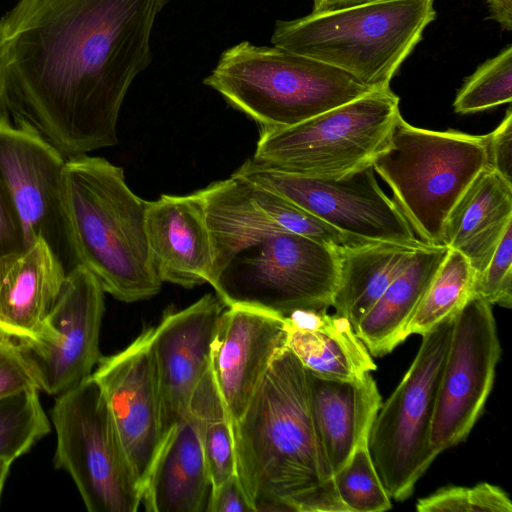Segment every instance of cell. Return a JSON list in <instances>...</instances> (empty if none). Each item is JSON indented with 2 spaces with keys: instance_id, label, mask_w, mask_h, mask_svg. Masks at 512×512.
<instances>
[{
  "instance_id": "cell-1",
  "label": "cell",
  "mask_w": 512,
  "mask_h": 512,
  "mask_svg": "<svg viewBox=\"0 0 512 512\" xmlns=\"http://www.w3.org/2000/svg\"><path fill=\"white\" fill-rule=\"evenodd\" d=\"M167 0H18L0 19V117L66 159L114 146Z\"/></svg>"
},
{
  "instance_id": "cell-2",
  "label": "cell",
  "mask_w": 512,
  "mask_h": 512,
  "mask_svg": "<svg viewBox=\"0 0 512 512\" xmlns=\"http://www.w3.org/2000/svg\"><path fill=\"white\" fill-rule=\"evenodd\" d=\"M201 191L213 252L209 284L225 306L284 317L332 306L337 249L274 223L253 201L248 182L236 175Z\"/></svg>"
},
{
  "instance_id": "cell-3",
  "label": "cell",
  "mask_w": 512,
  "mask_h": 512,
  "mask_svg": "<svg viewBox=\"0 0 512 512\" xmlns=\"http://www.w3.org/2000/svg\"><path fill=\"white\" fill-rule=\"evenodd\" d=\"M232 437L236 474L254 512L338 510L312 418L306 369L286 345L233 426Z\"/></svg>"
},
{
  "instance_id": "cell-4",
  "label": "cell",
  "mask_w": 512,
  "mask_h": 512,
  "mask_svg": "<svg viewBox=\"0 0 512 512\" xmlns=\"http://www.w3.org/2000/svg\"><path fill=\"white\" fill-rule=\"evenodd\" d=\"M61 200L75 259L104 292L126 303L160 292L146 233L148 201L129 188L121 167L87 155L67 159Z\"/></svg>"
},
{
  "instance_id": "cell-5",
  "label": "cell",
  "mask_w": 512,
  "mask_h": 512,
  "mask_svg": "<svg viewBox=\"0 0 512 512\" xmlns=\"http://www.w3.org/2000/svg\"><path fill=\"white\" fill-rule=\"evenodd\" d=\"M435 17L434 0H369L279 20L271 42L386 89Z\"/></svg>"
},
{
  "instance_id": "cell-6",
  "label": "cell",
  "mask_w": 512,
  "mask_h": 512,
  "mask_svg": "<svg viewBox=\"0 0 512 512\" xmlns=\"http://www.w3.org/2000/svg\"><path fill=\"white\" fill-rule=\"evenodd\" d=\"M203 83L261 129L298 124L376 90L316 59L248 41L225 50Z\"/></svg>"
},
{
  "instance_id": "cell-7",
  "label": "cell",
  "mask_w": 512,
  "mask_h": 512,
  "mask_svg": "<svg viewBox=\"0 0 512 512\" xmlns=\"http://www.w3.org/2000/svg\"><path fill=\"white\" fill-rule=\"evenodd\" d=\"M371 164L417 238L438 246L451 209L487 166L485 140L415 127L400 114Z\"/></svg>"
},
{
  "instance_id": "cell-8",
  "label": "cell",
  "mask_w": 512,
  "mask_h": 512,
  "mask_svg": "<svg viewBox=\"0 0 512 512\" xmlns=\"http://www.w3.org/2000/svg\"><path fill=\"white\" fill-rule=\"evenodd\" d=\"M399 97L376 89L298 124L261 129L253 159L301 176L334 178L371 164L386 144Z\"/></svg>"
},
{
  "instance_id": "cell-9",
  "label": "cell",
  "mask_w": 512,
  "mask_h": 512,
  "mask_svg": "<svg viewBox=\"0 0 512 512\" xmlns=\"http://www.w3.org/2000/svg\"><path fill=\"white\" fill-rule=\"evenodd\" d=\"M54 465L73 479L89 512H136L141 486L120 440L105 396L90 376L56 396Z\"/></svg>"
},
{
  "instance_id": "cell-10",
  "label": "cell",
  "mask_w": 512,
  "mask_h": 512,
  "mask_svg": "<svg viewBox=\"0 0 512 512\" xmlns=\"http://www.w3.org/2000/svg\"><path fill=\"white\" fill-rule=\"evenodd\" d=\"M454 318L422 335L402 381L381 404L368 438L376 471L390 498H409L438 456L430 444L438 389Z\"/></svg>"
},
{
  "instance_id": "cell-11",
  "label": "cell",
  "mask_w": 512,
  "mask_h": 512,
  "mask_svg": "<svg viewBox=\"0 0 512 512\" xmlns=\"http://www.w3.org/2000/svg\"><path fill=\"white\" fill-rule=\"evenodd\" d=\"M233 174L280 194L359 241L428 245L417 238L394 200L380 188L372 164L339 177L315 178L250 158Z\"/></svg>"
},
{
  "instance_id": "cell-12",
  "label": "cell",
  "mask_w": 512,
  "mask_h": 512,
  "mask_svg": "<svg viewBox=\"0 0 512 512\" xmlns=\"http://www.w3.org/2000/svg\"><path fill=\"white\" fill-rule=\"evenodd\" d=\"M104 290L82 265L67 274L61 292L37 334L16 341L40 391L58 396L89 378L100 358Z\"/></svg>"
},
{
  "instance_id": "cell-13",
  "label": "cell",
  "mask_w": 512,
  "mask_h": 512,
  "mask_svg": "<svg viewBox=\"0 0 512 512\" xmlns=\"http://www.w3.org/2000/svg\"><path fill=\"white\" fill-rule=\"evenodd\" d=\"M501 353L491 305L472 298L454 317L430 444L439 455L469 435L491 392Z\"/></svg>"
},
{
  "instance_id": "cell-14",
  "label": "cell",
  "mask_w": 512,
  "mask_h": 512,
  "mask_svg": "<svg viewBox=\"0 0 512 512\" xmlns=\"http://www.w3.org/2000/svg\"><path fill=\"white\" fill-rule=\"evenodd\" d=\"M66 158L29 130L0 117V181L20 218L25 246L42 238L67 273L78 265L67 234L61 175Z\"/></svg>"
},
{
  "instance_id": "cell-15",
  "label": "cell",
  "mask_w": 512,
  "mask_h": 512,
  "mask_svg": "<svg viewBox=\"0 0 512 512\" xmlns=\"http://www.w3.org/2000/svg\"><path fill=\"white\" fill-rule=\"evenodd\" d=\"M153 330L147 327L122 351L102 355L91 375L105 396L141 492L162 441Z\"/></svg>"
},
{
  "instance_id": "cell-16",
  "label": "cell",
  "mask_w": 512,
  "mask_h": 512,
  "mask_svg": "<svg viewBox=\"0 0 512 512\" xmlns=\"http://www.w3.org/2000/svg\"><path fill=\"white\" fill-rule=\"evenodd\" d=\"M285 341L284 316L246 305L223 310L212 344L210 371L231 430Z\"/></svg>"
},
{
  "instance_id": "cell-17",
  "label": "cell",
  "mask_w": 512,
  "mask_h": 512,
  "mask_svg": "<svg viewBox=\"0 0 512 512\" xmlns=\"http://www.w3.org/2000/svg\"><path fill=\"white\" fill-rule=\"evenodd\" d=\"M225 305L206 294L190 306L165 313L154 327L162 439L190 411L196 387L210 368L212 344Z\"/></svg>"
},
{
  "instance_id": "cell-18",
  "label": "cell",
  "mask_w": 512,
  "mask_h": 512,
  "mask_svg": "<svg viewBox=\"0 0 512 512\" xmlns=\"http://www.w3.org/2000/svg\"><path fill=\"white\" fill-rule=\"evenodd\" d=\"M146 233L162 282L184 288L209 283L213 252L201 190L148 201Z\"/></svg>"
},
{
  "instance_id": "cell-19",
  "label": "cell",
  "mask_w": 512,
  "mask_h": 512,
  "mask_svg": "<svg viewBox=\"0 0 512 512\" xmlns=\"http://www.w3.org/2000/svg\"><path fill=\"white\" fill-rule=\"evenodd\" d=\"M66 274L42 238L0 257V335L14 341L32 339L53 308Z\"/></svg>"
},
{
  "instance_id": "cell-20",
  "label": "cell",
  "mask_w": 512,
  "mask_h": 512,
  "mask_svg": "<svg viewBox=\"0 0 512 512\" xmlns=\"http://www.w3.org/2000/svg\"><path fill=\"white\" fill-rule=\"evenodd\" d=\"M204 422L189 412L163 437L142 485L146 511H205L211 482L202 446Z\"/></svg>"
},
{
  "instance_id": "cell-21",
  "label": "cell",
  "mask_w": 512,
  "mask_h": 512,
  "mask_svg": "<svg viewBox=\"0 0 512 512\" xmlns=\"http://www.w3.org/2000/svg\"><path fill=\"white\" fill-rule=\"evenodd\" d=\"M312 418L333 475L369 437L382 399L371 373L360 380L340 381L306 370Z\"/></svg>"
},
{
  "instance_id": "cell-22",
  "label": "cell",
  "mask_w": 512,
  "mask_h": 512,
  "mask_svg": "<svg viewBox=\"0 0 512 512\" xmlns=\"http://www.w3.org/2000/svg\"><path fill=\"white\" fill-rule=\"evenodd\" d=\"M510 225L512 183L486 166L447 216L442 245L463 254L478 274L488 264Z\"/></svg>"
},
{
  "instance_id": "cell-23",
  "label": "cell",
  "mask_w": 512,
  "mask_h": 512,
  "mask_svg": "<svg viewBox=\"0 0 512 512\" xmlns=\"http://www.w3.org/2000/svg\"><path fill=\"white\" fill-rule=\"evenodd\" d=\"M448 253L444 245L418 249L406 269L386 288L354 327L371 356L392 352L405 339V330Z\"/></svg>"
},
{
  "instance_id": "cell-24",
  "label": "cell",
  "mask_w": 512,
  "mask_h": 512,
  "mask_svg": "<svg viewBox=\"0 0 512 512\" xmlns=\"http://www.w3.org/2000/svg\"><path fill=\"white\" fill-rule=\"evenodd\" d=\"M422 247L374 242L337 250L338 281L331 306L335 313L354 329Z\"/></svg>"
},
{
  "instance_id": "cell-25",
  "label": "cell",
  "mask_w": 512,
  "mask_h": 512,
  "mask_svg": "<svg viewBox=\"0 0 512 512\" xmlns=\"http://www.w3.org/2000/svg\"><path fill=\"white\" fill-rule=\"evenodd\" d=\"M285 345L304 368L323 378L356 381L377 366L350 321L338 314H325L319 329L296 330L286 325Z\"/></svg>"
},
{
  "instance_id": "cell-26",
  "label": "cell",
  "mask_w": 512,
  "mask_h": 512,
  "mask_svg": "<svg viewBox=\"0 0 512 512\" xmlns=\"http://www.w3.org/2000/svg\"><path fill=\"white\" fill-rule=\"evenodd\" d=\"M476 273L460 252L448 253L433 278L423 300L405 330L406 338L423 335L453 319L473 298Z\"/></svg>"
},
{
  "instance_id": "cell-27",
  "label": "cell",
  "mask_w": 512,
  "mask_h": 512,
  "mask_svg": "<svg viewBox=\"0 0 512 512\" xmlns=\"http://www.w3.org/2000/svg\"><path fill=\"white\" fill-rule=\"evenodd\" d=\"M39 389L0 400V457L16 460L51 431Z\"/></svg>"
},
{
  "instance_id": "cell-28",
  "label": "cell",
  "mask_w": 512,
  "mask_h": 512,
  "mask_svg": "<svg viewBox=\"0 0 512 512\" xmlns=\"http://www.w3.org/2000/svg\"><path fill=\"white\" fill-rule=\"evenodd\" d=\"M368 438L359 443L349 460L332 477L347 512H381L392 507L391 498L374 466Z\"/></svg>"
},
{
  "instance_id": "cell-29",
  "label": "cell",
  "mask_w": 512,
  "mask_h": 512,
  "mask_svg": "<svg viewBox=\"0 0 512 512\" xmlns=\"http://www.w3.org/2000/svg\"><path fill=\"white\" fill-rule=\"evenodd\" d=\"M248 184L255 204L274 223L290 232L308 237L337 250L370 244L341 233L316 215L278 193L250 182Z\"/></svg>"
},
{
  "instance_id": "cell-30",
  "label": "cell",
  "mask_w": 512,
  "mask_h": 512,
  "mask_svg": "<svg viewBox=\"0 0 512 512\" xmlns=\"http://www.w3.org/2000/svg\"><path fill=\"white\" fill-rule=\"evenodd\" d=\"M512 100V45L478 66L453 101L458 114L482 112Z\"/></svg>"
},
{
  "instance_id": "cell-31",
  "label": "cell",
  "mask_w": 512,
  "mask_h": 512,
  "mask_svg": "<svg viewBox=\"0 0 512 512\" xmlns=\"http://www.w3.org/2000/svg\"><path fill=\"white\" fill-rule=\"evenodd\" d=\"M419 512H511L512 503L499 487L487 482L473 487L450 486L417 501Z\"/></svg>"
},
{
  "instance_id": "cell-32",
  "label": "cell",
  "mask_w": 512,
  "mask_h": 512,
  "mask_svg": "<svg viewBox=\"0 0 512 512\" xmlns=\"http://www.w3.org/2000/svg\"><path fill=\"white\" fill-rule=\"evenodd\" d=\"M473 298L491 306H512V225L508 226L486 267L475 276Z\"/></svg>"
},
{
  "instance_id": "cell-33",
  "label": "cell",
  "mask_w": 512,
  "mask_h": 512,
  "mask_svg": "<svg viewBox=\"0 0 512 512\" xmlns=\"http://www.w3.org/2000/svg\"><path fill=\"white\" fill-rule=\"evenodd\" d=\"M202 446L213 490L236 474L232 430L225 416L204 422Z\"/></svg>"
},
{
  "instance_id": "cell-34",
  "label": "cell",
  "mask_w": 512,
  "mask_h": 512,
  "mask_svg": "<svg viewBox=\"0 0 512 512\" xmlns=\"http://www.w3.org/2000/svg\"><path fill=\"white\" fill-rule=\"evenodd\" d=\"M34 388L39 385L20 346L0 335V400Z\"/></svg>"
},
{
  "instance_id": "cell-35",
  "label": "cell",
  "mask_w": 512,
  "mask_h": 512,
  "mask_svg": "<svg viewBox=\"0 0 512 512\" xmlns=\"http://www.w3.org/2000/svg\"><path fill=\"white\" fill-rule=\"evenodd\" d=\"M487 166L512 183V110L496 129L484 135Z\"/></svg>"
},
{
  "instance_id": "cell-36",
  "label": "cell",
  "mask_w": 512,
  "mask_h": 512,
  "mask_svg": "<svg viewBox=\"0 0 512 512\" xmlns=\"http://www.w3.org/2000/svg\"><path fill=\"white\" fill-rule=\"evenodd\" d=\"M24 248L25 238L20 218L0 181V257Z\"/></svg>"
},
{
  "instance_id": "cell-37",
  "label": "cell",
  "mask_w": 512,
  "mask_h": 512,
  "mask_svg": "<svg viewBox=\"0 0 512 512\" xmlns=\"http://www.w3.org/2000/svg\"><path fill=\"white\" fill-rule=\"evenodd\" d=\"M206 512H254L237 474L211 490Z\"/></svg>"
},
{
  "instance_id": "cell-38",
  "label": "cell",
  "mask_w": 512,
  "mask_h": 512,
  "mask_svg": "<svg viewBox=\"0 0 512 512\" xmlns=\"http://www.w3.org/2000/svg\"><path fill=\"white\" fill-rule=\"evenodd\" d=\"M490 16L502 30H512V0H485Z\"/></svg>"
},
{
  "instance_id": "cell-39",
  "label": "cell",
  "mask_w": 512,
  "mask_h": 512,
  "mask_svg": "<svg viewBox=\"0 0 512 512\" xmlns=\"http://www.w3.org/2000/svg\"><path fill=\"white\" fill-rule=\"evenodd\" d=\"M369 0H313V11L338 9Z\"/></svg>"
},
{
  "instance_id": "cell-40",
  "label": "cell",
  "mask_w": 512,
  "mask_h": 512,
  "mask_svg": "<svg viewBox=\"0 0 512 512\" xmlns=\"http://www.w3.org/2000/svg\"><path fill=\"white\" fill-rule=\"evenodd\" d=\"M13 462L10 458L0 457V499Z\"/></svg>"
}]
</instances>
